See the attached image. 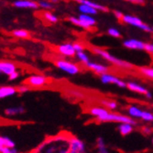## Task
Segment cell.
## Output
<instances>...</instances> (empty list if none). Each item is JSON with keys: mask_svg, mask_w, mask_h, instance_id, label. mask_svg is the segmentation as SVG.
<instances>
[{"mask_svg": "<svg viewBox=\"0 0 153 153\" xmlns=\"http://www.w3.org/2000/svg\"><path fill=\"white\" fill-rule=\"evenodd\" d=\"M71 136V134L65 131L48 136L29 153H69Z\"/></svg>", "mask_w": 153, "mask_h": 153, "instance_id": "1", "label": "cell"}, {"mask_svg": "<svg viewBox=\"0 0 153 153\" xmlns=\"http://www.w3.org/2000/svg\"><path fill=\"white\" fill-rule=\"evenodd\" d=\"M93 53H95L96 55L102 56V58H104L105 60L109 61L110 63H112L113 65L117 66V67L118 68H122V69H126V70H131L134 69V65L127 62V61H124V60H121V59H119L114 56H112L111 54H109V53L107 51H105L102 48H98V47H93L92 49Z\"/></svg>", "mask_w": 153, "mask_h": 153, "instance_id": "2", "label": "cell"}, {"mask_svg": "<svg viewBox=\"0 0 153 153\" xmlns=\"http://www.w3.org/2000/svg\"><path fill=\"white\" fill-rule=\"evenodd\" d=\"M97 122H117V123H127L134 126L137 124L136 120L134 118L130 117L129 116H125L119 113H114V112H108L107 114L103 117L96 119Z\"/></svg>", "mask_w": 153, "mask_h": 153, "instance_id": "3", "label": "cell"}, {"mask_svg": "<svg viewBox=\"0 0 153 153\" xmlns=\"http://www.w3.org/2000/svg\"><path fill=\"white\" fill-rule=\"evenodd\" d=\"M55 64L59 70L70 75H75L81 71V69L77 64L68 60H64V59H58L55 62Z\"/></svg>", "mask_w": 153, "mask_h": 153, "instance_id": "4", "label": "cell"}, {"mask_svg": "<svg viewBox=\"0 0 153 153\" xmlns=\"http://www.w3.org/2000/svg\"><path fill=\"white\" fill-rule=\"evenodd\" d=\"M25 84L30 88H42L48 84V78L42 74H32L26 78Z\"/></svg>", "mask_w": 153, "mask_h": 153, "instance_id": "5", "label": "cell"}, {"mask_svg": "<svg viewBox=\"0 0 153 153\" xmlns=\"http://www.w3.org/2000/svg\"><path fill=\"white\" fill-rule=\"evenodd\" d=\"M70 22H71L74 25L81 26L83 28L88 29L91 26H94L96 25V20L91 17L90 15H86V14H81L78 18L75 17H71Z\"/></svg>", "mask_w": 153, "mask_h": 153, "instance_id": "6", "label": "cell"}, {"mask_svg": "<svg viewBox=\"0 0 153 153\" xmlns=\"http://www.w3.org/2000/svg\"><path fill=\"white\" fill-rule=\"evenodd\" d=\"M122 21L126 24H129L131 25H134V26H136V27L140 28L144 31H148V32H150L151 31V28L148 25L144 24L140 19L135 17V16H131V15H124L123 18H122Z\"/></svg>", "mask_w": 153, "mask_h": 153, "instance_id": "7", "label": "cell"}, {"mask_svg": "<svg viewBox=\"0 0 153 153\" xmlns=\"http://www.w3.org/2000/svg\"><path fill=\"white\" fill-rule=\"evenodd\" d=\"M101 78L102 83L107 85V84H113V85H117L119 88H127V83H125L124 81H122L121 79H119L117 76H115L111 74H105L100 76Z\"/></svg>", "mask_w": 153, "mask_h": 153, "instance_id": "8", "label": "cell"}, {"mask_svg": "<svg viewBox=\"0 0 153 153\" xmlns=\"http://www.w3.org/2000/svg\"><path fill=\"white\" fill-rule=\"evenodd\" d=\"M69 153H86L85 143L79 138L72 135L70 143V152Z\"/></svg>", "mask_w": 153, "mask_h": 153, "instance_id": "9", "label": "cell"}, {"mask_svg": "<svg viewBox=\"0 0 153 153\" xmlns=\"http://www.w3.org/2000/svg\"><path fill=\"white\" fill-rule=\"evenodd\" d=\"M57 51L59 54H61L64 56L72 57L76 56V52L74 48V44L71 43H64L59 45L57 47Z\"/></svg>", "mask_w": 153, "mask_h": 153, "instance_id": "10", "label": "cell"}, {"mask_svg": "<svg viewBox=\"0 0 153 153\" xmlns=\"http://www.w3.org/2000/svg\"><path fill=\"white\" fill-rule=\"evenodd\" d=\"M17 71V66L10 61H0V74L10 75L12 72Z\"/></svg>", "mask_w": 153, "mask_h": 153, "instance_id": "11", "label": "cell"}, {"mask_svg": "<svg viewBox=\"0 0 153 153\" xmlns=\"http://www.w3.org/2000/svg\"><path fill=\"white\" fill-rule=\"evenodd\" d=\"M25 113V108L23 105H17V106H11V107L6 108L4 111V114L8 117H14L20 115H23Z\"/></svg>", "mask_w": 153, "mask_h": 153, "instance_id": "12", "label": "cell"}, {"mask_svg": "<svg viewBox=\"0 0 153 153\" xmlns=\"http://www.w3.org/2000/svg\"><path fill=\"white\" fill-rule=\"evenodd\" d=\"M86 67H88L89 70H91L92 71H94L95 74H99L100 76L102 75V74H108V71H109V68L107 67V66L98 64L95 62L89 61L88 64H86Z\"/></svg>", "mask_w": 153, "mask_h": 153, "instance_id": "13", "label": "cell"}, {"mask_svg": "<svg viewBox=\"0 0 153 153\" xmlns=\"http://www.w3.org/2000/svg\"><path fill=\"white\" fill-rule=\"evenodd\" d=\"M123 45L126 48L131 49V50H144L145 48V43L135 39H127V41H125L123 42Z\"/></svg>", "mask_w": 153, "mask_h": 153, "instance_id": "14", "label": "cell"}, {"mask_svg": "<svg viewBox=\"0 0 153 153\" xmlns=\"http://www.w3.org/2000/svg\"><path fill=\"white\" fill-rule=\"evenodd\" d=\"M17 88L15 86H10V85H5V86H0V99H5L12 97L17 94Z\"/></svg>", "mask_w": 153, "mask_h": 153, "instance_id": "15", "label": "cell"}, {"mask_svg": "<svg viewBox=\"0 0 153 153\" xmlns=\"http://www.w3.org/2000/svg\"><path fill=\"white\" fill-rule=\"evenodd\" d=\"M16 8H24V9H38L39 4L34 1H29V0H16L13 2Z\"/></svg>", "mask_w": 153, "mask_h": 153, "instance_id": "16", "label": "cell"}, {"mask_svg": "<svg viewBox=\"0 0 153 153\" xmlns=\"http://www.w3.org/2000/svg\"><path fill=\"white\" fill-rule=\"evenodd\" d=\"M89 114L93 117H95V119H98L100 117H103L104 115H106L107 113L109 112V110H107L104 107H99V106H93L89 109Z\"/></svg>", "mask_w": 153, "mask_h": 153, "instance_id": "17", "label": "cell"}, {"mask_svg": "<svg viewBox=\"0 0 153 153\" xmlns=\"http://www.w3.org/2000/svg\"><path fill=\"white\" fill-rule=\"evenodd\" d=\"M127 88L134 91V92H136V93H139V94H144V95H147L148 93L149 92L147 88H144L143 85H139L137 83H134V82H129L127 83Z\"/></svg>", "mask_w": 153, "mask_h": 153, "instance_id": "18", "label": "cell"}, {"mask_svg": "<svg viewBox=\"0 0 153 153\" xmlns=\"http://www.w3.org/2000/svg\"><path fill=\"white\" fill-rule=\"evenodd\" d=\"M77 2H79L81 5H85V6H88L91 7V8L95 9L97 10H102V11H108V9L106 8L104 6H102L100 4H97L95 2H91L89 0H76Z\"/></svg>", "mask_w": 153, "mask_h": 153, "instance_id": "19", "label": "cell"}, {"mask_svg": "<svg viewBox=\"0 0 153 153\" xmlns=\"http://www.w3.org/2000/svg\"><path fill=\"white\" fill-rule=\"evenodd\" d=\"M117 130L120 132L121 135L126 136L132 132V131H134V126L131 124H127V123H121L118 125Z\"/></svg>", "mask_w": 153, "mask_h": 153, "instance_id": "20", "label": "cell"}, {"mask_svg": "<svg viewBox=\"0 0 153 153\" xmlns=\"http://www.w3.org/2000/svg\"><path fill=\"white\" fill-rule=\"evenodd\" d=\"M127 110H128V114H129L130 117H131V118H141L143 111L139 107H137V106L130 105Z\"/></svg>", "mask_w": 153, "mask_h": 153, "instance_id": "21", "label": "cell"}, {"mask_svg": "<svg viewBox=\"0 0 153 153\" xmlns=\"http://www.w3.org/2000/svg\"><path fill=\"white\" fill-rule=\"evenodd\" d=\"M15 148V142L8 136L0 135V148Z\"/></svg>", "mask_w": 153, "mask_h": 153, "instance_id": "22", "label": "cell"}, {"mask_svg": "<svg viewBox=\"0 0 153 153\" xmlns=\"http://www.w3.org/2000/svg\"><path fill=\"white\" fill-rule=\"evenodd\" d=\"M96 145H97L98 153H110L108 149H107V146H106L102 137H98L97 138Z\"/></svg>", "mask_w": 153, "mask_h": 153, "instance_id": "23", "label": "cell"}, {"mask_svg": "<svg viewBox=\"0 0 153 153\" xmlns=\"http://www.w3.org/2000/svg\"><path fill=\"white\" fill-rule=\"evenodd\" d=\"M79 10L81 11L83 14H86V15H94V14H97V10L91 8V7H88V6H85V5H81L80 4L79 6Z\"/></svg>", "mask_w": 153, "mask_h": 153, "instance_id": "24", "label": "cell"}, {"mask_svg": "<svg viewBox=\"0 0 153 153\" xmlns=\"http://www.w3.org/2000/svg\"><path fill=\"white\" fill-rule=\"evenodd\" d=\"M102 103L104 106V108H107V110H115L117 108V102L112 101V100H102Z\"/></svg>", "mask_w": 153, "mask_h": 153, "instance_id": "25", "label": "cell"}, {"mask_svg": "<svg viewBox=\"0 0 153 153\" xmlns=\"http://www.w3.org/2000/svg\"><path fill=\"white\" fill-rule=\"evenodd\" d=\"M139 72L144 76L153 80V68L150 67H141L139 68Z\"/></svg>", "mask_w": 153, "mask_h": 153, "instance_id": "26", "label": "cell"}, {"mask_svg": "<svg viewBox=\"0 0 153 153\" xmlns=\"http://www.w3.org/2000/svg\"><path fill=\"white\" fill-rule=\"evenodd\" d=\"M13 36H15L20 39H27L29 38V32L25 29H17L12 32Z\"/></svg>", "mask_w": 153, "mask_h": 153, "instance_id": "27", "label": "cell"}, {"mask_svg": "<svg viewBox=\"0 0 153 153\" xmlns=\"http://www.w3.org/2000/svg\"><path fill=\"white\" fill-rule=\"evenodd\" d=\"M76 56L79 59V61L82 62L83 64H85V66H86V64L89 62V58H88V55H86L85 52H78V53H76Z\"/></svg>", "mask_w": 153, "mask_h": 153, "instance_id": "28", "label": "cell"}, {"mask_svg": "<svg viewBox=\"0 0 153 153\" xmlns=\"http://www.w3.org/2000/svg\"><path fill=\"white\" fill-rule=\"evenodd\" d=\"M141 119H143V120L146 122H151V121H153V114L149 111H143Z\"/></svg>", "mask_w": 153, "mask_h": 153, "instance_id": "29", "label": "cell"}, {"mask_svg": "<svg viewBox=\"0 0 153 153\" xmlns=\"http://www.w3.org/2000/svg\"><path fill=\"white\" fill-rule=\"evenodd\" d=\"M30 88L25 84H23L21 85H18L17 86V92L20 93V94H25V93H27L30 91Z\"/></svg>", "mask_w": 153, "mask_h": 153, "instance_id": "30", "label": "cell"}, {"mask_svg": "<svg viewBox=\"0 0 153 153\" xmlns=\"http://www.w3.org/2000/svg\"><path fill=\"white\" fill-rule=\"evenodd\" d=\"M44 18L47 20V21H49L50 23H56L57 22V17L51 12H45Z\"/></svg>", "mask_w": 153, "mask_h": 153, "instance_id": "31", "label": "cell"}, {"mask_svg": "<svg viewBox=\"0 0 153 153\" xmlns=\"http://www.w3.org/2000/svg\"><path fill=\"white\" fill-rule=\"evenodd\" d=\"M0 153H19V152L15 148L3 147V148H0Z\"/></svg>", "mask_w": 153, "mask_h": 153, "instance_id": "32", "label": "cell"}, {"mask_svg": "<svg viewBox=\"0 0 153 153\" xmlns=\"http://www.w3.org/2000/svg\"><path fill=\"white\" fill-rule=\"evenodd\" d=\"M108 34L114 38H120L121 34L117 28H109L108 29Z\"/></svg>", "mask_w": 153, "mask_h": 153, "instance_id": "33", "label": "cell"}, {"mask_svg": "<svg viewBox=\"0 0 153 153\" xmlns=\"http://www.w3.org/2000/svg\"><path fill=\"white\" fill-rule=\"evenodd\" d=\"M141 131L143 132L145 135H149V134H151L152 132H153V129L149 127V126H144V127L141 128Z\"/></svg>", "mask_w": 153, "mask_h": 153, "instance_id": "34", "label": "cell"}, {"mask_svg": "<svg viewBox=\"0 0 153 153\" xmlns=\"http://www.w3.org/2000/svg\"><path fill=\"white\" fill-rule=\"evenodd\" d=\"M39 6L42 7V8H43V9H52L53 8L52 4L48 1H39Z\"/></svg>", "mask_w": 153, "mask_h": 153, "instance_id": "35", "label": "cell"}, {"mask_svg": "<svg viewBox=\"0 0 153 153\" xmlns=\"http://www.w3.org/2000/svg\"><path fill=\"white\" fill-rule=\"evenodd\" d=\"M20 75H21V74L18 71H16L14 72H12L10 75H9V80L10 81H15V80H17L20 77Z\"/></svg>", "mask_w": 153, "mask_h": 153, "instance_id": "36", "label": "cell"}, {"mask_svg": "<svg viewBox=\"0 0 153 153\" xmlns=\"http://www.w3.org/2000/svg\"><path fill=\"white\" fill-rule=\"evenodd\" d=\"M74 48L76 53H78V52H84V49H85L84 46L81 43H79V42L74 43Z\"/></svg>", "mask_w": 153, "mask_h": 153, "instance_id": "37", "label": "cell"}, {"mask_svg": "<svg viewBox=\"0 0 153 153\" xmlns=\"http://www.w3.org/2000/svg\"><path fill=\"white\" fill-rule=\"evenodd\" d=\"M144 50H146L149 54H153V44L152 43H145V48Z\"/></svg>", "mask_w": 153, "mask_h": 153, "instance_id": "38", "label": "cell"}, {"mask_svg": "<svg viewBox=\"0 0 153 153\" xmlns=\"http://www.w3.org/2000/svg\"><path fill=\"white\" fill-rule=\"evenodd\" d=\"M114 13H115V15H116V17L117 18V19H121L122 20V18H123V14L120 12V11H117V10H115L114 11Z\"/></svg>", "mask_w": 153, "mask_h": 153, "instance_id": "39", "label": "cell"}, {"mask_svg": "<svg viewBox=\"0 0 153 153\" xmlns=\"http://www.w3.org/2000/svg\"><path fill=\"white\" fill-rule=\"evenodd\" d=\"M127 1L136 3V4H144V0H127Z\"/></svg>", "mask_w": 153, "mask_h": 153, "instance_id": "40", "label": "cell"}, {"mask_svg": "<svg viewBox=\"0 0 153 153\" xmlns=\"http://www.w3.org/2000/svg\"><path fill=\"white\" fill-rule=\"evenodd\" d=\"M146 97H147V98H149V99H152V94H151L150 92H149L148 94L146 95Z\"/></svg>", "mask_w": 153, "mask_h": 153, "instance_id": "41", "label": "cell"}, {"mask_svg": "<svg viewBox=\"0 0 153 153\" xmlns=\"http://www.w3.org/2000/svg\"><path fill=\"white\" fill-rule=\"evenodd\" d=\"M52 2H54V3H56V2H58V0H51Z\"/></svg>", "mask_w": 153, "mask_h": 153, "instance_id": "42", "label": "cell"}, {"mask_svg": "<svg viewBox=\"0 0 153 153\" xmlns=\"http://www.w3.org/2000/svg\"><path fill=\"white\" fill-rule=\"evenodd\" d=\"M151 31H152V32H153V28H151Z\"/></svg>", "mask_w": 153, "mask_h": 153, "instance_id": "43", "label": "cell"}, {"mask_svg": "<svg viewBox=\"0 0 153 153\" xmlns=\"http://www.w3.org/2000/svg\"><path fill=\"white\" fill-rule=\"evenodd\" d=\"M152 143H153V139H152Z\"/></svg>", "mask_w": 153, "mask_h": 153, "instance_id": "44", "label": "cell"}, {"mask_svg": "<svg viewBox=\"0 0 153 153\" xmlns=\"http://www.w3.org/2000/svg\"></svg>", "mask_w": 153, "mask_h": 153, "instance_id": "45", "label": "cell"}]
</instances>
